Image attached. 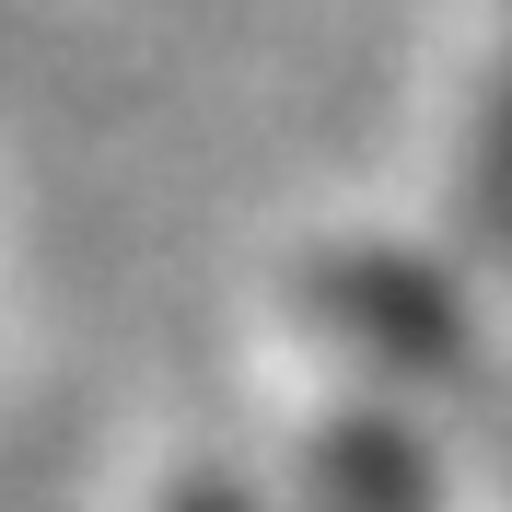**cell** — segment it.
<instances>
[{
    "label": "cell",
    "mask_w": 512,
    "mask_h": 512,
    "mask_svg": "<svg viewBox=\"0 0 512 512\" xmlns=\"http://www.w3.org/2000/svg\"><path fill=\"white\" fill-rule=\"evenodd\" d=\"M315 512H431V501H419V466L396 443H338V454H326Z\"/></svg>",
    "instance_id": "obj_1"
},
{
    "label": "cell",
    "mask_w": 512,
    "mask_h": 512,
    "mask_svg": "<svg viewBox=\"0 0 512 512\" xmlns=\"http://www.w3.org/2000/svg\"><path fill=\"white\" fill-rule=\"evenodd\" d=\"M198 512H233V501H198Z\"/></svg>",
    "instance_id": "obj_2"
}]
</instances>
